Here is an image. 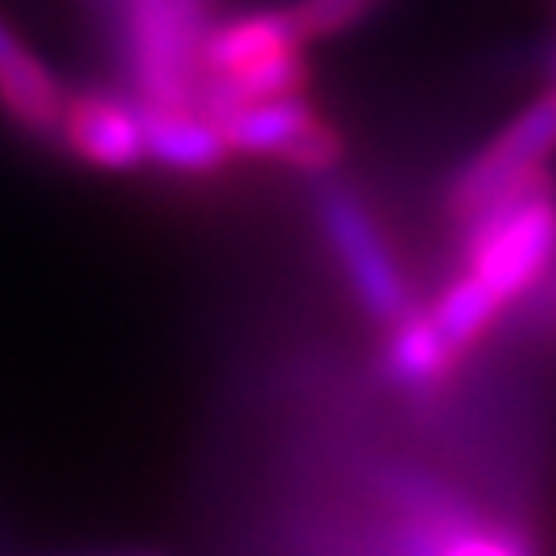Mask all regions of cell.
I'll use <instances>...</instances> for the list:
<instances>
[{
	"label": "cell",
	"mask_w": 556,
	"mask_h": 556,
	"mask_svg": "<svg viewBox=\"0 0 556 556\" xmlns=\"http://www.w3.org/2000/svg\"><path fill=\"white\" fill-rule=\"evenodd\" d=\"M318 227L330 239L338 264L346 273V285L355 289L358 305L379 321H400L408 314V285L400 277L396 260L388 252V243L371 223L367 206L338 181H321L318 194Z\"/></svg>",
	"instance_id": "cell-1"
},
{
	"label": "cell",
	"mask_w": 556,
	"mask_h": 556,
	"mask_svg": "<svg viewBox=\"0 0 556 556\" xmlns=\"http://www.w3.org/2000/svg\"><path fill=\"white\" fill-rule=\"evenodd\" d=\"M475 273L503 305L523 298L556 260V194L528 202L523 211L482 231L478 239L462 243Z\"/></svg>",
	"instance_id": "cell-3"
},
{
	"label": "cell",
	"mask_w": 556,
	"mask_h": 556,
	"mask_svg": "<svg viewBox=\"0 0 556 556\" xmlns=\"http://www.w3.org/2000/svg\"><path fill=\"white\" fill-rule=\"evenodd\" d=\"M62 140L71 153L108 174H128L149 161L144 153V116L137 103L108 96V91H79L66 96Z\"/></svg>",
	"instance_id": "cell-4"
},
{
	"label": "cell",
	"mask_w": 556,
	"mask_h": 556,
	"mask_svg": "<svg viewBox=\"0 0 556 556\" xmlns=\"http://www.w3.org/2000/svg\"><path fill=\"white\" fill-rule=\"evenodd\" d=\"M540 314L556 326V268L548 273V280H544V293H540Z\"/></svg>",
	"instance_id": "cell-12"
},
{
	"label": "cell",
	"mask_w": 556,
	"mask_h": 556,
	"mask_svg": "<svg viewBox=\"0 0 556 556\" xmlns=\"http://www.w3.org/2000/svg\"><path fill=\"white\" fill-rule=\"evenodd\" d=\"M498 309H503V301H498L475 273H466V277H457L454 285L441 293L438 305H433L429 314H433L438 330L445 334V342L462 355V351L498 318Z\"/></svg>",
	"instance_id": "cell-10"
},
{
	"label": "cell",
	"mask_w": 556,
	"mask_h": 556,
	"mask_svg": "<svg viewBox=\"0 0 556 556\" xmlns=\"http://www.w3.org/2000/svg\"><path fill=\"white\" fill-rule=\"evenodd\" d=\"M144 153L174 174H215L231 157L223 128L199 108H144Z\"/></svg>",
	"instance_id": "cell-6"
},
{
	"label": "cell",
	"mask_w": 556,
	"mask_h": 556,
	"mask_svg": "<svg viewBox=\"0 0 556 556\" xmlns=\"http://www.w3.org/2000/svg\"><path fill=\"white\" fill-rule=\"evenodd\" d=\"M556 149V91L540 96L532 108H523L503 132H498L470 165L445 190V215L454 223L475 219L482 206H491L498 194L544 169L548 153Z\"/></svg>",
	"instance_id": "cell-2"
},
{
	"label": "cell",
	"mask_w": 556,
	"mask_h": 556,
	"mask_svg": "<svg viewBox=\"0 0 556 556\" xmlns=\"http://www.w3.org/2000/svg\"><path fill=\"white\" fill-rule=\"evenodd\" d=\"M0 103L34 137H62L66 91L54 71L25 50V41L0 21Z\"/></svg>",
	"instance_id": "cell-5"
},
{
	"label": "cell",
	"mask_w": 556,
	"mask_h": 556,
	"mask_svg": "<svg viewBox=\"0 0 556 556\" xmlns=\"http://www.w3.org/2000/svg\"><path fill=\"white\" fill-rule=\"evenodd\" d=\"M379 4H388V0H293L289 4V17H293L298 34L309 46V41L334 38V34L355 29L358 21L371 17Z\"/></svg>",
	"instance_id": "cell-11"
},
{
	"label": "cell",
	"mask_w": 556,
	"mask_h": 556,
	"mask_svg": "<svg viewBox=\"0 0 556 556\" xmlns=\"http://www.w3.org/2000/svg\"><path fill=\"white\" fill-rule=\"evenodd\" d=\"M305 38L298 34V25L289 17V9H268V13H248L206 29L202 38V75H227L239 66H252L285 50H301ZM199 75V79H202Z\"/></svg>",
	"instance_id": "cell-7"
},
{
	"label": "cell",
	"mask_w": 556,
	"mask_h": 556,
	"mask_svg": "<svg viewBox=\"0 0 556 556\" xmlns=\"http://www.w3.org/2000/svg\"><path fill=\"white\" fill-rule=\"evenodd\" d=\"M457 351L445 342L433 314L408 309L400 321H392V338L383 351V371L396 379L400 388H429L454 367Z\"/></svg>",
	"instance_id": "cell-9"
},
{
	"label": "cell",
	"mask_w": 556,
	"mask_h": 556,
	"mask_svg": "<svg viewBox=\"0 0 556 556\" xmlns=\"http://www.w3.org/2000/svg\"><path fill=\"white\" fill-rule=\"evenodd\" d=\"M314 119H318L314 103L298 91V96H277V100L248 103V108H239L231 116H223L219 128L231 153L285 161V153L293 149V140H298Z\"/></svg>",
	"instance_id": "cell-8"
}]
</instances>
